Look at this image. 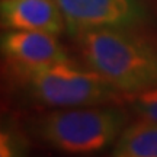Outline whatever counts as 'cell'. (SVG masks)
Masks as SVG:
<instances>
[{"label": "cell", "mask_w": 157, "mask_h": 157, "mask_svg": "<svg viewBox=\"0 0 157 157\" xmlns=\"http://www.w3.org/2000/svg\"><path fill=\"white\" fill-rule=\"evenodd\" d=\"M6 80L15 93L50 109L119 105L124 95L87 64L71 58L44 64L5 60Z\"/></svg>", "instance_id": "6da1fadb"}, {"label": "cell", "mask_w": 157, "mask_h": 157, "mask_svg": "<svg viewBox=\"0 0 157 157\" xmlns=\"http://www.w3.org/2000/svg\"><path fill=\"white\" fill-rule=\"evenodd\" d=\"M84 63L124 96L157 86V45L131 29H92L76 36Z\"/></svg>", "instance_id": "7a4b0ae2"}, {"label": "cell", "mask_w": 157, "mask_h": 157, "mask_svg": "<svg viewBox=\"0 0 157 157\" xmlns=\"http://www.w3.org/2000/svg\"><path fill=\"white\" fill-rule=\"evenodd\" d=\"M129 124L119 105L51 109L35 118L31 131L41 143L68 154H95L115 144Z\"/></svg>", "instance_id": "3957f363"}, {"label": "cell", "mask_w": 157, "mask_h": 157, "mask_svg": "<svg viewBox=\"0 0 157 157\" xmlns=\"http://www.w3.org/2000/svg\"><path fill=\"white\" fill-rule=\"evenodd\" d=\"M70 36L92 29L137 31L151 21L143 0H57Z\"/></svg>", "instance_id": "277c9868"}, {"label": "cell", "mask_w": 157, "mask_h": 157, "mask_svg": "<svg viewBox=\"0 0 157 157\" xmlns=\"http://www.w3.org/2000/svg\"><path fill=\"white\" fill-rule=\"evenodd\" d=\"M0 19L3 29L38 31L56 36L66 29L57 0H2Z\"/></svg>", "instance_id": "5b68a950"}, {"label": "cell", "mask_w": 157, "mask_h": 157, "mask_svg": "<svg viewBox=\"0 0 157 157\" xmlns=\"http://www.w3.org/2000/svg\"><path fill=\"white\" fill-rule=\"evenodd\" d=\"M0 50L5 60L23 64H44L70 58L56 35L38 31L5 29L0 38Z\"/></svg>", "instance_id": "8992f818"}, {"label": "cell", "mask_w": 157, "mask_h": 157, "mask_svg": "<svg viewBox=\"0 0 157 157\" xmlns=\"http://www.w3.org/2000/svg\"><path fill=\"white\" fill-rule=\"evenodd\" d=\"M113 157H157V121L141 118L124 128L112 146Z\"/></svg>", "instance_id": "52a82bcc"}, {"label": "cell", "mask_w": 157, "mask_h": 157, "mask_svg": "<svg viewBox=\"0 0 157 157\" xmlns=\"http://www.w3.org/2000/svg\"><path fill=\"white\" fill-rule=\"evenodd\" d=\"M128 101L138 117L157 121V86L129 96Z\"/></svg>", "instance_id": "ba28073f"}, {"label": "cell", "mask_w": 157, "mask_h": 157, "mask_svg": "<svg viewBox=\"0 0 157 157\" xmlns=\"http://www.w3.org/2000/svg\"><path fill=\"white\" fill-rule=\"evenodd\" d=\"M23 144L25 143L19 138L17 132H13L10 129H3L0 137V156H17L23 150Z\"/></svg>", "instance_id": "9c48e42d"}]
</instances>
